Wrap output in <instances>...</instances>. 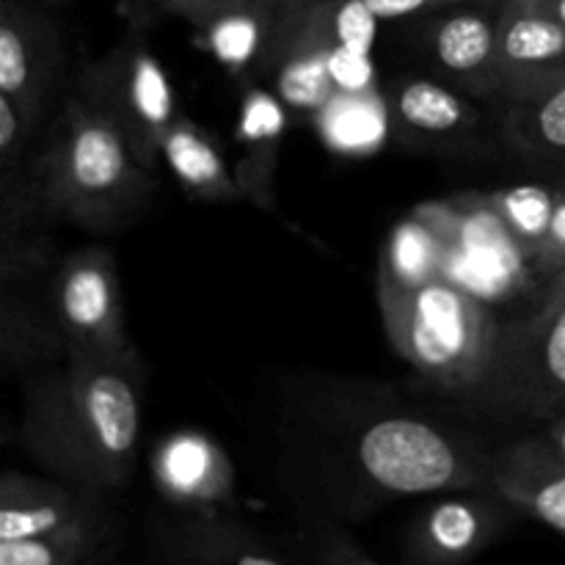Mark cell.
I'll use <instances>...</instances> for the list:
<instances>
[{
  "label": "cell",
  "instance_id": "cell-24",
  "mask_svg": "<svg viewBox=\"0 0 565 565\" xmlns=\"http://www.w3.org/2000/svg\"><path fill=\"white\" fill-rule=\"evenodd\" d=\"M555 202L557 185H513L489 193V204L494 207L497 218L511 232L513 243L522 248L530 265L535 263L544 246L552 215H555Z\"/></svg>",
  "mask_w": 565,
  "mask_h": 565
},
{
  "label": "cell",
  "instance_id": "cell-30",
  "mask_svg": "<svg viewBox=\"0 0 565 565\" xmlns=\"http://www.w3.org/2000/svg\"><path fill=\"white\" fill-rule=\"evenodd\" d=\"M530 6H535L539 11H544L546 17L557 22V25L565 28V0H527Z\"/></svg>",
  "mask_w": 565,
  "mask_h": 565
},
{
  "label": "cell",
  "instance_id": "cell-27",
  "mask_svg": "<svg viewBox=\"0 0 565 565\" xmlns=\"http://www.w3.org/2000/svg\"><path fill=\"white\" fill-rule=\"evenodd\" d=\"M312 565H381L375 557H370L367 552L359 550L348 535L331 533L326 530L318 541V550L309 557Z\"/></svg>",
  "mask_w": 565,
  "mask_h": 565
},
{
  "label": "cell",
  "instance_id": "cell-29",
  "mask_svg": "<svg viewBox=\"0 0 565 565\" xmlns=\"http://www.w3.org/2000/svg\"><path fill=\"white\" fill-rule=\"evenodd\" d=\"M539 434L544 436L546 445H550L557 456L565 458V412L557 414V417H552L550 423H546V428L539 430Z\"/></svg>",
  "mask_w": 565,
  "mask_h": 565
},
{
  "label": "cell",
  "instance_id": "cell-12",
  "mask_svg": "<svg viewBox=\"0 0 565 565\" xmlns=\"http://www.w3.org/2000/svg\"><path fill=\"white\" fill-rule=\"evenodd\" d=\"M143 565H312L279 550L235 511H177L147 539Z\"/></svg>",
  "mask_w": 565,
  "mask_h": 565
},
{
  "label": "cell",
  "instance_id": "cell-5",
  "mask_svg": "<svg viewBox=\"0 0 565 565\" xmlns=\"http://www.w3.org/2000/svg\"><path fill=\"white\" fill-rule=\"evenodd\" d=\"M375 17L362 0H312L281 11L257 72L301 114L323 110L337 97L334 61L342 50L367 53Z\"/></svg>",
  "mask_w": 565,
  "mask_h": 565
},
{
  "label": "cell",
  "instance_id": "cell-1",
  "mask_svg": "<svg viewBox=\"0 0 565 565\" xmlns=\"http://www.w3.org/2000/svg\"><path fill=\"white\" fill-rule=\"evenodd\" d=\"M141 439L138 362L70 353L39 373L22 401L20 441L53 478L92 491L130 483Z\"/></svg>",
  "mask_w": 565,
  "mask_h": 565
},
{
  "label": "cell",
  "instance_id": "cell-32",
  "mask_svg": "<svg viewBox=\"0 0 565 565\" xmlns=\"http://www.w3.org/2000/svg\"><path fill=\"white\" fill-rule=\"evenodd\" d=\"M44 6H50V9H61V6H70L75 3V0H42Z\"/></svg>",
  "mask_w": 565,
  "mask_h": 565
},
{
  "label": "cell",
  "instance_id": "cell-16",
  "mask_svg": "<svg viewBox=\"0 0 565 565\" xmlns=\"http://www.w3.org/2000/svg\"><path fill=\"white\" fill-rule=\"evenodd\" d=\"M152 480L177 511H232L235 472L226 452L196 430L166 436L152 456Z\"/></svg>",
  "mask_w": 565,
  "mask_h": 565
},
{
  "label": "cell",
  "instance_id": "cell-3",
  "mask_svg": "<svg viewBox=\"0 0 565 565\" xmlns=\"http://www.w3.org/2000/svg\"><path fill=\"white\" fill-rule=\"evenodd\" d=\"M379 303L392 348L425 381L450 395H478L502 326L478 292L439 276L419 287L379 285Z\"/></svg>",
  "mask_w": 565,
  "mask_h": 565
},
{
  "label": "cell",
  "instance_id": "cell-9",
  "mask_svg": "<svg viewBox=\"0 0 565 565\" xmlns=\"http://www.w3.org/2000/svg\"><path fill=\"white\" fill-rule=\"evenodd\" d=\"M66 39L42 0H0V97L39 130L53 119L66 81Z\"/></svg>",
  "mask_w": 565,
  "mask_h": 565
},
{
  "label": "cell",
  "instance_id": "cell-8",
  "mask_svg": "<svg viewBox=\"0 0 565 565\" xmlns=\"http://www.w3.org/2000/svg\"><path fill=\"white\" fill-rule=\"evenodd\" d=\"M50 307L70 353L136 362L125 329L121 287L114 254L105 246H83L66 254L50 281Z\"/></svg>",
  "mask_w": 565,
  "mask_h": 565
},
{
  "label": "cell",
  "instance_id": "cell-20",
  "mask_svg": "<svg viewBox=\"0 0 565 565\" xmlns=\"http://www.w3.org/2000/svg\"><path fill=\"white\" fill-rule=\"evenodd\" d=\"M33 276H17V279H0L3 296H0V353L3 367L9 373L28 370L39 362H50L55 356H66V345L55 326L53 307L42 309L36 296L31 292Z\"/></svg>",
  "mask_w": 565,
  "mask_h": 565
},
{
  "label": "cell",
  "instance_id": "cell-25",
  "mask_svg": "<svg viewBox=\"0 0 565 565\" xmlns=\"http://www.w3.org/2000/svg\"><path fill=\"white\" fill-rule=\"evenodd\" d=\"M116 546L119 535L108 533L0 541V565H114Z\"/></svg>",
  "mask_w": 565,
  "mask_h": 565
},
{
  "label": "cell",
  "instance_id": "cell-6",
  "mask_svg": "<svg viewBox=\"0 0 565 565\" xmlns=\"http://www.w3.org/2000/svg\"><path fill=\"white\" fill-rule=\"evenodd\" d=\"M480 403L505 417L550 423L565 412V301L541 298L530 315L500 326Z\"/></svg>",
  "mask_w": 565,
  "mask_h": 565
},
{
  "label": "cell",
  "instance_id": "cell-13",
  "mask_svg": "<svg viewBox=\"0 0 565 565\" xmlns=\"http://www.w3.org/2000/svg\"><path fill=\"white\" fill-rule=\"evenodd\" d=\"M423 50L430 70L467 97H502L497 58V11L458 3L434 11L423 22Z\"/></svg>",
  "mask_w": 565,
  "mask_h": 565
},
{
  "label": "cell",
  "instance_id": "cell-7",
  "mask_svg": "<svg viewBox=\"0 0 565 565\" xmlns=\"http://www.w3.org/2000/svg\"><path fill=\"white\" fill-rule=\"evenodd\" d=\"M75 94L125 136L138 163L158 169L163 138L180 114L169 75L143 36L130 31L103 58L88 64Z\"/></svg>",
  "mask_w": 565,
  "mask_h": 565
},
{
  "label": "cell",
  "instance_id": "cell-17",
  "mask_svg": "<svg viewBox=\"0 0 565 565\" xmlns=\"http://www.w3.org/2000/svg\"><path fill=\"white\" fill-rule=\"evenodd\" d=\"M497 58L502 99L522 97L565 75V28L527 0H505L497 9Z\"/></svg>",
  "mask_w": 565,
  "mask_h": 565
},
{
  "label": "cell",
  "instance_id": "cell-4",
  "mask_svg": "<svg viewBox=\"0 0 565 565\" xmlns=\"http://www.w3.org/2000/svg\"><path fill=\"white\" fill-rule=\"evenodd\" d=\"M353 463L362 480L356 511L392 497L491 489L489 450L417 417H384L367 425L356 441Z\"/></svg>",
  "mask_w": 565,
  "mask_h": 565
},
{
  "label": "cell",
  "instance_id": "cell-34",
  "mask_svg": "<svg viewBox=\"0 0 565 565\" xmlns=\"http://www.w3.org/2000/svg\"><path fill=\"white\" fill-rule=\"evenodd\" d=\"M285 9H292V6H303V3H312V0H281Z\"/></svg>",
  "mask_w": 565,
  "mask_h": 565
},
{
  "label": "cell",
  "instance_id": "cell-19",
  "mask_svg": "<svg viewBox=\"0 0 565 565\" xmlns=\"http://www.w3.org/2000/svg\"><path fill=\"white\" fill-rule=\"evenodd\" d=\"M287 136L285 99L263 86H248L237 116L235 141L241 160L235 166L243 199L259 210H274V177L279 166L281 143Z\"/></svg>",
  "mask_w": 565,
  "mask_h": 565
},
{
  "label": "cell",
  "instance_id": "cell-28",
  "mask_svg": "<svg viewBox=\"0 0 565 565\" xmlns=\"http://www.w3.org/2000/svg\"><path fill=\"white\" fill-rule=\"evenodd\" d=\"M362 3L375 20H408V17H428L463 0H362Z\"/></svg>",
  "mask_w": 565,
  "mask_h": 565
},
{
  "label": "cell",
  "instance_id": "cell-26",
  "mask_svg": "<svg viewBox=\"0 0 565 565\" xmlns=\"http://www.w3.org/2000/svg\"><path fill=\"white\" fill-rule=\"evenodd\" d=\"M533 268L535 274H539L541 285H544L555 270L565 268V182L557 185L555 215H552L550 232H546V241L544 246H541L539 257H535Z\"/></svg>",
  "mask_w": 565,
  "mask_h": 565
},
{
  "label": "cell",
  "instance_id": "cell-14",
  "mask_svg": "<svg viewBox=\"0 0 565 565\" xmlns=\"http://www.w3.org/2000/svg\"><path fill=\"white\" fill-rule=\"evenodd\" d=\"M390 119L403 143L436 152H469L486 143V119L472 97L445 81L406 75L386 94Z\"/></svg>",
  "mask_w": 565,
  "mask_h": 565
},
{
  "label": "cell",
  "instance_id": "cell-15",
  "mask_svg": "<svg viewBox=\"0 0 565 565\" xmlns=\"http://www.w3.org/2000/svg\"><path fill=\"white\" fill-rule=\"evenodd\" d=\"M136 3L191 25L199 47L207 50L224 70L235 75L246 72L248 66H257L285 11L281 0H136Z\"/></svg>",
  "mask_w": 565,
  "mask_h": 565
},
{
  "label": "cell",
  "instance_id": "cell-31",
  "mask_svg": "<svg viewBox=\"0 0 565 565\" xmlns=\"http://www.w3.org/2000/svg\"><path fill=\"white\" fill-rule=\"evenodd\" d=\"M541 298H563V301H565V268L555 270V274H552L550 279L544 281Z\"/></svg>",
  "mask_w": 565,
  "mask_h": 565
},
{
  "label": "cell",
  "instance_id": "cell-18",
  "mask_svg": "<svg viewBox=\"0 0 565 565\" xmlns=\"http://www.w3.org/2000/svg\"><path fill=\"white\" fill-rule=\"evenodd\" d=\"M489 486L522 516L565 539V458L546 445L544 436H524L491 452Z\"/></svg>",
  "mask_w": 565,
  "mask_h": 565
},
{
  "label": "cell",
  "instance_id": "cell-11",
  "mask_svg": "<svg viewBox=\"0 0 565 565\" xmlns=\"http://www.w3.org/2000/svg\"><path fill=\"white\" fill-rule=\"evenodd\" d=\"M108 497L61 478H33L9 469L0 478V541L119 535V519Z\"/></svg>",
  "mask_w": 565,
  "mask_h": 565
},
{
  "label": "cell",
  "instance_id": "cell-2",
  "mask_svg": "<svg viewBox=\"0 0 565 565\" xmlns=\"http://www.w3.org/2000/svg\"><path fill=\"white\" fill-rule=\"evenodd\" d=\"M33 174L47 218L94 232L136 218L158 188L125 136L77 94L55 108L42 130Z\"/></svg>",
  "mask_w": 565,
  "mask_h": 565
},
{
  "label": "cell",
  "instance_id": "cell-21",
  "mask_svg": "<svg viewBox=\"0 0 565 565\" xmlns=\"http://www.w3.org/2000/svg\"><path fill=\"white\" fill-rule=\"evenodd\" d=\"M160 163L177 177L193 199L202 202H235L243 199L235 169L221 143L188 116H177L160 147Z\"/></svg>",
  "mask_w": 565,
  "mask_h": 565
},
{
  "label": "cell",
  "instance_id": "cell-10",
  "mask_svg": "<svg viewBox=\"0 0 565 565\" xmlns=\"http://www.w3.org/2000/svg\"><path fill=\"white\" fill-rule=\"evenodd\" d=\"M522 513L494 489L436 494L406 535V565H472L505 539Z\"/></svg>",
  "mask_w": 565,
  "mask_h": 565
},
{
  "label": "cell",
  "instance_id": "cell-22",
  "mask_svg": "<svg viewBox=\"0 0 565 565\" xmlns=\"http://www.w3.org/2000/svg\"><path fill=\"white\" fill-rule=\"evenodd\" d=\"M502 138L522 158L565 163V75L505 99Z\"/></svg>",
  "mask_w": 565,
  "mask_h": 565
},
{
  "label": "cell",
  "instance_id": "cell-23",
  "mask_svg": "<svg viewBox=\"0 0 565 565\" xmlns=\"http://www.w3.org/2000/svg\"><path fill=\"white\" fill-rule=\"evenodd\" d=\"M447 263L450 246L445 235L419 210H414L408 218L395 224L381 248L379 285L419 287L447 276Z\"/></svg>",
  "mask_w": 565,
  "mask_h": 565
},
{
  "label": "cell",
  "instance_id": "cell-33",
  "mask_svg": "<svg viewBox=\"0 0 565 565\" xmlns=\"http://www.w3.org/2000/svg\"><path fill=\"white\" fill-rule=\"evenodd\" d=\"M463 3H472V6H486V3H497V6H502V3H505V0H463Z\"/></svg>",
  "mask_w": 565,
  "mask_h": 565
}]
</instances>
